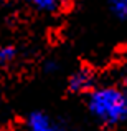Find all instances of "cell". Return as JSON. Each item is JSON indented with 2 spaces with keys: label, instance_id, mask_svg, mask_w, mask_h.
I'll use <instances>...</instances> for the list:
<instances>
[{
  "label": "cell",
  "instance_id": "obj_5",
  "mask_svg": "<svg viewBox=\"0 0 127 131\" xmlns=\"http://www.w3.org/2000/svg\"><path fill=\"white\" fill-rule=\"evenodd\" d=\"M28 5L35 13L46 17L58 15L63 10V3L56 2V0H32V2H28Z\"/></svg>",
  "mask_w": 127,
  "mask_h": 131
},
{
  "label": "cell",
  "instance_id": "obj_3",
  "mask_svg": "<svg viewBox=\"0 0 127 131\" xmlns=\"http://www.w3.org/2000/svg\"><path fill=\"white\" fill-rule=\"evenodd\" d=\"M25 131H69V126L61 116L53 115L43 108L28 111L23 116Z\"/></svg>",
  "mask_w": 127,
  "mask_h": 131
},
{
  "label": "cell",
  "instance_id": "obj_7",
  "mask_svg": "<svg viewBox=\"0 0 127 131\" xmlns=\"http://www.w3.org/2000/svg\"><path fill=\"white\" fill-rule=\"evenodd\" d=\"M60 60H56V58H46V60H43L41 63V71L45 75H54L60 71Z\"/></svg>",
  "mask_w": 127,
  "mask_h": 131
},
{
  "label": "cell",
  "instance_id": "obj_4",
  "mask_svg": "<svg viewBox=\"0 0 127 131\" xmlns=\"http://www.w3.org/2000/svg\"><path fill=\"white\" fill-rule=\"evenodd\" d=\"M22 58V48L17 43H0V71H7L15 67Z\"/></svg>",
  "mask_w": 127,
  "mask_h": 131
},
{
  "label": "cell",
  "instance_id": "obj_2",
  "mask_svg": "<svg viewBox=\"0 0 127 131\" xmlns=\"http://www.w3.org/2000/svg\"><path fill=\"white\" fill-rule=\"evenodd\" d=\"M97 83H99L97 71L91 65H79L66 77L64 88H66L68 95L84 98Z\"/></svg>",
  "mask_w": 127,
  "mask_h": 131
},
{
  "label": "cell",
  "instance_id": "obj_1",
  "mask_svg": "<svg viewBox=\"0 0 127 131\" xmlns=\"http://www.w3.org/2000/svg\"><path fill=\"white\" fill-rule=\"evenodd\" d=\"M83 100L86 113L99 128L116 129L127 125V88L119 81H99Z\"/></svg>",
  "mask_w": 127,
  "mask_h": 131
},
{
  "label": "cell",
  "instance_id": "obj_6",
  "mask_svg": "<svg viewBox=\"0 0 127 131\" xmlns=\"http://www.w3.org/2000/svg\"><path fill=\"white\" fill-rule=\"evenodd\" d=\"M107 10L116 20L127 22V0H111L107 2Z\"/></svg>",
  "mask_w": 127,
  "mask_h": 131
}]
</instances>
